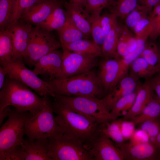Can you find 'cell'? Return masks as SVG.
Listing matches in <instances>:
<instances>
[{"label":"cell","instance_id":"cell-1","mask_svg":"<svg viewBox=\"0 0 160 160\" xmlns=\"http://www.w3.org/2000/svg\"><path fill=\"white\" fill-rule=\"evenodd\" d=\"M54 99L52 106L56 114L55 119L63 135L81 143L89 150L101 134L102 124Z\"/></svg>","mask_w":160,"mask_h":160},{"label":"cell","instance_id":"cell-2","mask_svg":"<svg viewBox=\"0 0 160 160\" xmlns=\"http://www.w3.org/2000/svg\"><path fill=\"white\" fill-rule=\"evenodd\" d=\"M6 78L0 89V112L11 105L17 111L29 112L34 116L42 109L47 97L39 96L26 85L7 75Z\"/></svg>","mask_w":160,"mask_h":160},{"label":"cell","instance_id":"cell-3","mask_svg":"<svg viewBox=\"0 0 160 160\" xmlns=\"http://www.w3.org/2000/svg\"><path fill=\"white\" fill-rule=\"evenodd\" d=\"M46 81L55 95L98 98L105 95L97 74L92 70L68 77Z\"/></svg>","mask_w":160,"mask_h":160},{"label":"cell","instance_id":"cell-4","mask_svg":"<svg viewBox=\"0 0 160 160\" xmlns=\"http://www.w3.org/2000/svg\"><path fill=\"white\" fill-rule=\"evenodd\" d=\"M33 115L29 112L11 110L8 119L0 129V160H6L11 152L21 145L27 119Z\"/></svg>","mask_w":160,"mask_h":160},{"label":"cell","instance_id":"cell-5","mask_svg":"<svg viewBox=\"0 0 160 160\" xmlns=\"http://www.w3.org/2000/svg\"><path fill=\"white\" fill-rule=\"evenodd\" d=\"M52 102L47 97L44 106L37 113L28 118L25 133L30 140L50 137L63 134L54 115Z\"/></svg>","mask_w":160,"mask_h":160},{"label":"cell","instance_id":"cell-6","mask_svg":"<svg viewBox=\"0 0 160 160\" xmlns=\"http://www.w3.org/2000/svg\"><path fill=\"white\" fill-rule=\"evenodd\" d=\"M53 98L71 110L101 124H104L113 120L110 111L102 98L57 95H55Z\"/></svg>","mask_w":160,"mask_h":160},{"label":"cell","instance_id":"cell-7","mask_svg":"<svg viewBox=\"0 0 160 160\" xmlns=\"http://www.w3.org/2000/svg\"><path fill=\"white\" fill-rule=\"evenodd\" d=\"M61 47V42L51 32L35 26L31 31L28 47L23 56V61L31 67L43 57Z\"/></svg>","mask_w":160,"mask_h":160},{"label":"cell","instance_id":"cell-8","mask_svg":"<svg viewBox=\"0 0 160 160\" xmlns=\"http://www.w3.org/2000/svg\"><path fill=\"white\" fill-rule=\"evenodd\" d=\"M48 155L52 160H95L89 150L63 134L49 138Z\"/></svg>","mask_w":160,"mask_h":160},{"label":"cell","instance_id":"cell-9","mask_svg":"<svg viewBox=\"0 0 160 160\" xmlns=\"http://www.w3.org/2000/svg\"><path fill=\"white\" fill-rule=\"evenodd\" d=\"M4 67L10 78L23 83L36 92L42 97L55 96L48 82L39 77L33 71L27 68L22 59L0 65Z\"/></svg>","mask_w":160,"mask_h":160},{"label":"cell","instance_id":"cell-10","mask_svg":"<svg viewBox=\"0 0 160 160\" xmlns=\"http://www.w3.org/2000/svg\"><path fill=\"white\" fill-rule=\"evenodd\" d=\"M62 68L64 78L90 71L98 64V57L63 49Z\"/></svg>","mask_w":160,"mask_h":160},{"label":"cell","instance_id":"cell-11","mask_svg":"<svg viewBox=\"0 0 160 160\" xmlns=\"http://www.w3.org/2000/svg\"><path fill=\"white\" fill-rule=\"evenodd\" d=\"M98 66L97 76L106 95L124 76L121 71L119 59L104 58Z\"/></svg>","mask_w":160,"mask_h":160},{"label":"cell","instance_id":"cell-12","mask_svg":"<svg viewBox=\"0 0 160 160\" xmlns=\"http://www.w3.org/2000/svg\"><path fill=\"white\" fill-rule=\"evenodd\" d=\"M32 25L19 19L10 25L8 28L10 31L13 46L12 60L22 59L28 47Z\"/></svg>","mask_w":160,"mask_h":160},{"label":"cell","instance_id":"cell-13","mask_svg":"<svg viewBox=\"0 0 160 160\" xmlns=\"http://www.w3.org/2000/svg\"><path fill=\"white\" fill-rule=\"evenodd\" d=\"M118 148L124 160H154L158 159L160 150L151 142L137 143L130 140L125 142Z\"/></svg>","mask_w":160,"mask_h":160},{"label":"cell","instance_id":"cell-14","mask_svg":"<svg viewBox=\"0 0 160 160\" xmlns=\"http://www.w3.org/2000/svg\"><path fill=\"white\" fill-rule=\"evenodd\" d=\"M63 52L55 50L45 55L34 65L37 75L49 77V80L64 78L62 68Z\"/></svg>","mask_w":160,"mask_h":160},{"label":"cell","instance_id":"cell-15","mask_svg":"<svg viewBox=\"0 0 160 160\" xmlns=\"http://www.w3.org/2000/svg\"><path fill=\"white\" fill-rule=\"evenodd\" d=\"M63 2L43 0L25 11L20 19L38 26L44 21L55 8L62 5Z\"/></svg>","mask_w":160,"mask_h":160},{"label":"cell","instance_id":"cell-16","mask_svg":"<svg viewBox=\"0 0 160 160\" xmlns=\"http://www.w3.org/2000/svg\"><path fill=\"white\" fill-rule=\"evenodd\" d=\"M140 84L139 79L129 73L122 78L112 90L102 98L109 111L118 100L134 92Z\"/></svg>","mask_w":160,"mask_h":160},{"label":"cell","instance_id":"cell-17","mask_svg":"<svg viewBox=\"0 0 160 160\" xmlns=\"http://www.w3.org/2000/svg\"><path fill=\"white\" fill-rule=\"evenodd\" d=\"M89 151L95 160H124L119 148L102 131Z\"/></svg>","mask_w":160,"mask_h":160},{"label":"cell","instance_id":"cell-18","mask_svg":"<svg viewBox=\"0 0 160 160\" xmlns=\"http://www.w3.org/2000/svg\"><path fill=\"white\" fill-rule=\"evenodd\" d=\"M49 142L47 138L24 139L21 144L24 160H52L48 154Z\"/></svg>","mask_w":160,"mask_h":160},{"label":"cell","instance_id":"cell-19","mask_svg":"<svg viewBox=\"0 0 160 160\" xmlns=\"http://www.w3.org/2000/svg\"><path fill=\"white\" fill-rule=\"evenodd\" d=\"M155 92L151 85L149 78L141 83L135 101L130 109L121 118L123 120H130L138 115L150 100Z\"/></svg>","mask_w":160,"mask_h":160},{"label":"cell","instance_id":"cell-20","mask_svg":"<svg viewBox=\"0 0 160 160\" xmlns=\"http://www.w3.org/2000/svg\"><path fill=\"white\" fill-rule=\"evenodd\" d=\"M63 5L76 27L86 38H89L91 36V22L84 8L64 0Z\"/></svg>","mask_w":160,"mask_h":160},{"label":"cell","instance_id":"cell-21","mask_svg":"<svg viewBox=\"0 0 160 160\" xmlns=\"http://www.w3.org/2000/svg\"><path fill=\"white\" fill-rule=\"evenodd\" d=\"M63 49L81 54L92 55L98 57L103 56L101 48L93 41L85 38L62 45Z\"/></svg>","mask_w":160,"mask_h":160},{"label":"cell","instance_id":"cell-22","mask_svg":"<svg viewBox=\"0 0 160 160\" xmlns=\"http://www.w3.org/2000/svg\"><path fill=\"white\" fill-rule=\"evenodd\" d=\"M159 118H160V100L155 92L141 112L130 120L136 125L145 121Z\"/></svg>","mask_w":160,"mask_h":160},{"label":"cell","instance_id":"cell-23","mask_svg":"<svg viewBox=\"0 0 160 160\" xmlns=\"http://www.w3.org/2000/svg\"><path fill=\"white\" fill-rule=\"evenodd\" d=\"M66 12L67 16L66 22L62 28L58 31L62 45L86 38L75 25L66 11Z\"/></svg>","mask_w":160,"mask_h":160},{"label":"cell","instance_id":"cell-24","mask_svg":"<svg viewBox=\"0 0 160 160\" xmlns=\"http://www.w3.org/2000/svg\"><path fill=\"white\" fill-rule=\"evenodd\" d=\"M63 5L55 8L47 19L38 26L48 31H58L65 24L67 18L66 11Z\"/></svg>","mask_w":160,"mask_h":160},{"label":"cell","instance_id":"cell-25","mask_svg":"<svg viewBox=\"0 0 160 160\" xmlns=\"http://www.w3.org/2000/svg\"><path fill=\"white\" fill-rule=\"evenodd\" d=\"M129 71V74L139 79L141 78H150L159 72L140 56L135 59L131 63Z\"/></svg>","mask_w":160,"mask_h":160},{"label":"cell","instance_id":"cell-26","mask_svg":"<svg viewBox=\"0 0 160 160\" xmlns=\"http://www.w3.org/2000/svg\"><path fill=\"white\" fill-rule=\"evenodd\" d=\"M119 33L118 24L106 35L105 40L101 48L104 58L119 59L117 52Z\"/></svg>","mask_w":160,"mask_h":160},{"label":"cell","instance_id":"cell-27","mask_svg":"<svg viewBox=\"0 0 160 160\" xmlns=\"http://www.w3.org/2000/svg\"><path fill=\"white\" fill-rule=\"evenodd\" d=\"M13 50L11 36L8 28L0 31V65L12 61Z\"/></svg>","mask_w":160,"mask_h":160},{"label":"cell","instance_id":"cell-28","mask_svg":"<svg viewBox=\"0 0 160 160\" xmlns=\"http://www.w3.org/2000/svg\"><path fill=\"white\" fill-rule=\"evenodd\" d=\"M141 83L133 92L121 98L115 103L110 113L113 120L124 116L133 105Z\"/></svg>","mask_w":160,"mask_h":160},{"label":"cell","instance_id":"cell-29","mask_svg":"<svg viewBox=\"0 0 160 160\" xmlns=\"http://www.w3.org/2000/svg\"><path fill=\"white\" fill-rule=\"evenodd\" d=\"M139 56L142 57L151 66L160 71V47L154 41L146 42Z\"/></svg>","mask_w":160,"mask_h":160},{"label":"cell","instance_id":"cell-30","mask_svg":"<svg viewBox=\"0 0 160 160\" xmlns=\"http://www.w3.org/2000/svg\"><path fill=\"white\" fill-rule=\"evenodd\" d=\"M116 0H87L84 10L92 20L100 16L102 10L104 8H111L115 4Z\"/></svg>","mask_w":160,"mask_h":160},{"label":"cell","instance_id":"cell-31","mask_svg":"<svg viewBox=\"0 0 160 160\" xmlns=\"http://www.w3.org/2000/svg\"><path fill=\"white\" fill-rule=\"evenodd\" d=\"M121 119L114 120L102 124V131L119 147L126 142L121 130Z\"/></svg>","mask_w":160,"mask_h":160},{"label":"cell","instance_id":"cell-32","mask_svg":"<svg viewBox=\"0 0 160 160\" xmlns=\"http://www.w3.org/2000/svg\"><path fill=\"white\" fill-rule=\"evenodd\" d=\"M15 0H0V30L7 28L11 23Z\"/></svg>","mask_w":160,"mask_h":160},{"label":"cell","instance_id":"cell-33","mask_svg":"<svg viewBox=\"0 0 160 160\" xmlns=\"http://www.w3.org/2000/svg\"><path fill=\"white\" fill-rule=\"evenodd\" d=\"M140 4V0H116L111 9L117 17L124 19Z\"/></svg>","mask_w":160,"mask_h":160},{"label":"cell","instance_id":"cell-34","mask_svg":"<svg viewBox=\"0 0 160 160\" xmlns=\"http://www.w3.org/2000/svg\"><path fill=\"white\" fill-rule=\"evenodd\" d=\"M150 12L147 7L139 5L124 18L125 25L128 28L133 29L141 20L148 16Z\"/></svg>","mask_w":160,"mask_h":160},{"label":"cell","instance_id":"cell-35","mask_svg":"<svg viewBox=\"0 0 160 160\" xmlns=\"http://www.w3.org/2000/svg\"><path fill=\"white\" fill-rule=\"evenodd\" d=\"M138 125V128L145 131L153 143L160 131V118L148 120Z\"/></svg>","mask_w":160,"mask_h":160},{"label":"cell","instance_id":"cell-36","mask_svg":"<svg viewBox=\"0 0 160 160\" xmlns=\"http://www.w3.org/2000/svg\"><path fill=\"white\" fill-rule=\"evenodd\" d=\"M133 29L136 37L147 40L153 30L152 22L149 16L141 20Z\"/></svg>","mask_w":160,"mask_h":160},{"label":"cell","instance_id":"cell-37","mask_svg":"<svg viewBox=\"0 0 160 160\" xmlns=\"http://www.w3.org/2000/svg\"><path fill=\"white\" fill-rule=\"evenodd\" d=\"M43 0H15L14 14L11 24L17 22L26 9Z\"/></svg>","mask_w":160,"mask_h":160},{"label":"cell","instance_id":"cell-38","mask_svg":"<svg viewBox=\"0 0 160 160\" xmlns=\"http://www.w3.org/2000/svg\"><path fill=\"white\" fill-rule=\"evenodd\" d=\"M100 16L93 20L91 21V34L93 41L101 48L105 40L106 35L100 25L99 20Z\"/></svg>","mask_w":160,"mask_h":160},{"label":"cell","instance_id":"cell-39","mask_svg":"<svg viewBox=\"0 0 160 160\" xmlns=\"http://www.w3.org/2000/svg\"><path fill=\"white\" fill-rule=\"evenodd\" d=\"M151 20L153 30L149 36L152 40H156L160 32V4L155 7L149 14Z\"/></svg>","mask_w":160,"mask_h":160},{"label":"cell","instance_id":"cell-40","mask_svg":"<svg viewBox=\"0 0 160 160\" xmlns=\"http://www.w3.org/2000/svg\"><path fill=\"white\" fill-rule=\"evenodd\" d=\"M117 17L113 12L106 13L100 15V22L104 33L106 35L114 27L118 25Z\"/></svg>","mask_w":160,"mask_h":160},{"label":"cell","instance_id":"cell-41","mask_svg":"<svg viewBox=\"0 0 160 160\" xmlns=\"http://www.w3.org/2000/svg\"><path fill=\"white\" fill-rule=\"evenodd\" d=\"M119 32L123 36L127 43L129 53L134 52L136 51L137 45L136 36H134L125 25L119 26Z\"/></svg>","mask_w":160,"mask_h":160},{"label":"cell","instance_id":"cell-42","mask_svg":"<svg viewBox=\"0 0 160 160\" xmlns=\"http://www.w3.org/2000/svg\"><path fill=\"white\" fill-rule=\"evenodd\" d=\"M121 119L120 128L122 135L126 141L129 140L134 132L136 125L130 120H123Z\"/></svg>","mask_w":160,"mask_h":160},{"label":"cell","instance_id":"cell-43","mask_svg":"<svg viewBox=\"0 0 160 160\" xmlns=\"http://www.w3.org/2000/svg\"><path fill=\"white\" fill-rule=\"evenodd\" d=\"M117 52L119 59L124 57L129 53L127 43L124 37L119 32V30Z\"/></svg>","mask_w":160,"mask_h":160},{"label":"cell","instance_id":"cell-44","mask_svg":"<svg viewBox=\"0 0 160 160\" xmlns=\"http://www.w3.org/2000/svg\"><path fill=\"white\" fill-rule=\"evenodd\" d=\"M129 140L132 142L137 143H146L150 141L148 134L145 131L139 128L135 129Z\"/></svg>","mask_w":160,"mask_h":160},{"label":"cell","instance_id":"cell-45","mask_svg":"<svg viewBox=\"0 0 160 160\" xmlns=\"http://www.w3.org/2000/svg\"><path fill=\"white\" fill-rule=\"evenodd\" d=\"M149 81L151 87L160 100V71L150 78Z\"/></svg>","mask_w":160,"mask_h":160},{"label":"cell","instance_id":"cell-46","mask_svg":"<svg viewBox=\"0 0 160 160\" xmlns=\"http://www.w3.org/2000/svg\"><path fill=\"white\" fill-rule=\"evenodd\" d=\"M140 4L147 7L151 11L156 6L160 4V0H140Z\"/></svg>","mask_w":160,"mask_h":160},{"label":"cell","instance_id":"cell-47","mask_svg":"<svg viewBox=\"0 0 160 160\" xmlns=\"http://www.w3.org/2000/svg\"><path fill=\"white\" fill-rule=\"evenodd\" d=\"M7 75V72L5 68L0 65V89L2 87L5 81V76Z\"/></svg>","mask_w":160,"mask_h":160},{"label":"cell","instance_id":"cell-48","mask_svg":"<svg viewBox=\"0 0 160 160\" xmlns=\"http://www.w3.org/2000/svg\"><path fill=\"white\" fill-rule=\"evenodd\" d=\"M87 0H69V2L81 6L84 8Z\"/></svg>","mask_w":160,"mask_h":160},{"label":"cell","instance_id":"cell-49","mask_svg":"<svg viewBox=\"0 0 160 160\" xmlns=\"http://www.w3.org/2000/svg\"><path fill=\"white\" fill-rule=\"evenodd\" d=\"M153 143L160 149V131Z\"/></svg>","mask_w":160,"mask_h":160},{"label":"cell","instance_id":"cell-50","mask_svg":"<svg viewBox=\"0 0 160 160\" xmlns=\"http://www.w3.org/2000/svg\"><path fill=\"white\" fill-rule=\"evenodd\" d=\"M158 159H160V152H159V155Z\"/></svg>","mask_w":160,"mask_h":160},{"label":"cell","instance_id":"cell-51","mask_svg":"<svg viewBox=\"0 0 160 160\" xmlns=\"http://www.w3.org/2000/svg\"><path fill=\"white\" fill-rule=\"evenodd\" d=\"M58 1H61V2H63L64 0H55Z\"/></svg>","mask_w":160,"mask_h":160},{"label":"cell","instance_id":"cell-52","mask_svg":"<svg viewBox=\"0 0 160 160\" xmlns=\"http://www.w3.org/2000/svg\"><path fill=\"white\" fill-rule=\"evenodd\" d=\"M159 69H160V65H159Z\"/></svg>","mask_w":160,"mask_h":160},{"label":"cell","instance_id":"cell-53","mask_svg":"<svg viewBox=\"0 0 160 160\" xmlns=\"http://www.w3.org/2000/svg\"><path fill=\"white\" fill-rule=\"evenodd\" d=\"M159 35H160V33H159Z\"/></svg>","mask_w":160,"mask_h":160},{"label":"cell","instance_id":"cell-54","mask_svg":"<svg viewBox=\"0 0 160 160\" xmlns=\"http://www.w3.org/2000/svg\"></svg>","mask_w":160,"mask_h":160}]
</instances>
